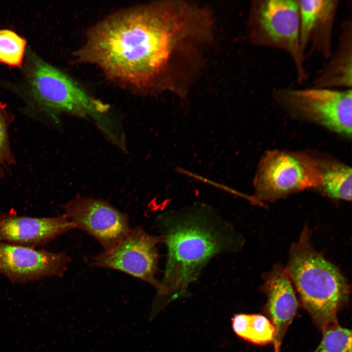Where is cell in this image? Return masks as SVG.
<instances>
[{"instance_id":"cell-2","label":"cell","mask_w":352,"mask_h":352,"mask_svg":"<svg viewBox=\"0 0 352 352\" xmlns=\"http://www.w3.org/2000/svg\"><path fill=\"white\" fill-rule=\"evenodd\" d=\"M156 223L167 249L157 298L168 303L188 294V287L218 255L235 252L242 236L207 205L196 204L158 216Z\"/></svg>"},{"instance_id":"cell-5","label":"cell","mask_w":352,"mask_h":352,"mask_svg":"<svg viewBox=\"0 0 352 352\" xmlns=\"http://www.w3.org/2000/svg\"><path fill=\"white\" fill-rule=\"evenodd\" d=\"M249 40L253 45L286 53L294 64L298 82L308 77L306 54L300 42L297 0H254L248 20Z\"/></svg>"},{"instance_id":"cell-6","label":"cell","mask_w":352,"mask_h":352,"mask_svg":"<svg viewBox=\"0 0 352 352\" xmlns=\"http://www.w3.org/2000/svg\"><path fill=\"white\" fill-rule=\"evenodd\" d=\"M322 181L320 162L305 154L279 150L266 152L261 160L254 185L256 200L273 201L308 188Z\"/></svg>"},{"instance_id":"cell-18","label":"cell","mask_w":352,"mask_h":352,"mask_svg":"<svg viewBox=\"0 0 352 352\" xmlns=\"http://www.w3.org/2000/svg\"><path fill=\"white\" fill-rule=\"evenodd\" d=\"M25 44V40L14 32L0 30V62L12 66L21 65Z\"/></svg>"},{"instance_id":"cell-16","label":"cell","mask_w":352,"mask_h":352,"mask_svg":"<svg viewBox=\"0 0 352 352\" xmlns=\"http://www.w3.org/2000/svg\"><path fill=\"white\" fill-rule=\"evenodd\" d=\"M320 164L322 181L318 189L331 198L351 200L352 168L337 162Z\"/></svg>"},{"instance_id":"cell-17","label":"cell","mask_w":352,"mask_h":352,"mask_svg":"<svg viewBox=\"0 0 352 352\" xmlns=\"http://www.w3.org/2000/svg\"><path fill=\"white\" fill-rule=\"evenodd\" d=\"M322 340L313 352H352V332L338 324L322 331Z\"/></svg>"},{"instance_id":"cell-12","label":"cell","mask_w":352,"mask_h":352,"mask_svg":"<svg viewBox=\"0 0 352 352\" xmlns=\"http://www.w3.org/2000/svg\"><path fill=\"white\" fill-rule=\"evenodd\" d=\"M75 229L64 215L32 217L12 213L0 214V241L35 247Z\"/></svg>"},{"instance_id":"cell-3","label":"cell","mask_w":352,"mask_h":352,"mask_svg":"<svg viewBox=\"0 0 352 352\" xmlns=\"http://www.w3.org/2000/svg\"><path fill=\"white\" fill-rule=\"evenodd\" d=\"M286 270L318 327L323 331L338 324L337 313L348 299L349 287L339 269L313 247L307 228L291 247Z\"/></svg>"},{"instance_id":"cell-1","label":"cell","mask_w":352,"mask_h":352,"mask_svg":"<svg viewBox=\"0 0 352 352\" xmlns=\"http://www.w3.org/2000/svg\"><path fill=\"white\" fill-rule=\"evenodd\" d=\"M209 33L205 13L196 5L148 4L118 12L98 23L75 56L137 88L177 91L182 65L198 56Z\"/></svg>"},{"instance_id":"cell-4","label":"cell","mask_w":352,"mask_h":352,"mask_svg":"<svg viewBox=\"0 0 352 352\" xmlns=\"http://www.w3.org/2000/svg\"><path fill=\"white\" fill-rule=\"evenodd\" d=\"M31 93L36 102L52 112H65L91 119L108 136L113 125L106 114L110 106L93 98L73 79L37 57L29 73Z\"/></svg>"},{"instance_id":"cell-19","label":"cell","mask_w":352,"mask_h":352,"mask_svg":"<svg viewBox=\"0 0 352 352\" xmlns=\"http://www.w3.org/2000/svg\"><path fill=\"white\" fill-rule=\"evenodd\" d=\"M8 124L7 117L0 111V167L4 164L10 157Z\"/></svg>"},{"instance_id":"cell-7","label":"cell","mask_w":352,"mask_h":352,"mask_svg":"<svg viewBox=\"0 0 352 352\" xmlns=\"http://www.w3.org/2000/svg\"><path fill=\"white\" fill-rule=\"evenodd\" d=\"M274 99L294 114L352 135V90L310 87L274 89Z\"/></svg>"},{"instance_id":"cell-13","label":"cell","mask_w":352,"mask_h":352,"mask_svg":"<svg viewBox=\"0 0 352 352\" xmlns=\"http://www.w3.org/2000/svg\"><path fill=\"white\" fill-rule=\"evenodd\" d=\"M264 287L267 296L266 313L275 330L274 352H281L283 338L296 314L298 302L287 271L281 266H275L267 275Z\"/></svg>"},{"instance_id":"cell-10","label":"cell","mask_w":352,"mask_h":352,"mask_svg":"<svg viewBox=\"0 0 352 352\" xmlns=\"http://www.w3.org/2000/svg\"><path fill=\"white\" fill-rule=\"evenodd\" d=\"M71 258L65 253L0 241V274L14 284L62 277Z\"/></svg>"},{"instance_id":"cell-9","label":"cell","mask_w":352,"mask_h":352,"mask_svg":"<svg viewBox=\"0 0 352 352\" xmlns=\"http://www.w3.org/2000/svg\"><path fill=\"white\" fill-rule=\"evenodd\" d=\"M64 208V215L75 228L93 237L104 250L117 243L131 229L128 215L102 199L77 196Z\"/></svg>"},{"instance_id":"cell-11","label":"cell","mask_w":352,"mask_h":352,"mask_svg":"<svg viewBox=\"0 0 352 352\" xmlns=\"http://www.w3.org/2000/svg\"><path fill=\"white\" fill-rule=\"evenodd\" d=\"M300 42L305 53L309 48L328 59L332 52V36L338 0H297Z\"/></svg>"},{"instance_id":"cell-14","label":"cell","mask_w":352,"mask_h":352,"mask_svg":"<svg viewBox=\"0 0 352 352\" xmlns=\"http://www.w3.org/2000/svg\"><path fill=\"white\" fill-rule=\"evenodd\" d=\"M312 82L311 87L350 89L352 86V20L342 23L336 49Z\"/></svg>"},{"instance_id":"cell-8","label":"cell","mask_w":352,"mask_h":352,"mask_svg":"<svg viewBox=\"0 0 352 352\" xmlns=\"http://www.w3.org/2000/svg\"><path fill=\"white\" fill-rule=\"evenodd\" d=\"M160 242H162L160 236L151 235L142 227L136 226L112 247L94 257L90 265L123 272L150 284L158 293L161 282L155 275Z\"/></svg>"},{"instance_id":"cell-15","label":"cell","mask_w":352,"mask_h":352,"mask_svg":"<svg viewBox=\"0 0 352 352\" xmlns=\"http://www.w3.org/2000/svg\"><path fill=\"white\" fill-rule=\"evenodd\" d=\"M232 328L240 337L257 345L273 343L275 330L269 319L261 314H237L232 318Z\"/></svg>"}]
</instances>
